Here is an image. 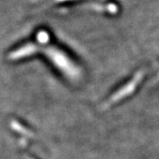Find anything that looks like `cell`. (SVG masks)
I'll use <instances>...</instances> for the list:
<instances>
[{"mask_svg":"<svg viewBox=\"0 0 159 159\" xmlns=\"http://www.w3.org/2000/svg\"><path fill=\"white\" fill-rule=\"evenodd\" d=\"M43 51L52 60V62L56 66H57L61 70H64L63 72L68 74L69 76L77 75L78 71H77L76 67L73 65V63L70 62V60L63 54L62 52H60L56 49H53V48L43 49Z\"/></svg>","mask_w":159,"mask_h":159,"instance_id":"6da1fadb","label":"cell"},{"mask_svg":"<svg viewBox=\"0 0 159 159\" xmlns=\"http://www.w3.org/2000/svg\"><path fill=\"white\" fill-rule=\"evenodd\" d=\"M37 38H38V40H39L40 42L44 43L46 40H48V34H45L44 32H40L39 34H38Z\"/></svg>","mask_w":159,"mask_h":159,"instance_id":"7a4b0ae2","label":"cell"},{"mask_svg":"<svg viewBox=\"0 0 159 159\" xmlns=\"http://www.w3.org/2000/svg\"><path fill=\"white\" fill-rule=\"evenodd\" d=\"M15 129H16L17 131H21V126H20V128H15ZM22 130L25 131V132H26L27 134H29V131H28L27 129H22Z\"/></svg>","mask_w":159,"mask_h":159,"instance_id":"3957f363","label":"cell"}]
</instances>
